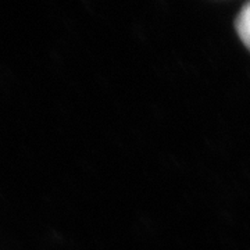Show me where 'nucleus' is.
I'll return each mask as SVG.
<instances>
[{
  "instance_id": "nucleus-1",
  "label": "nucleus",
  "mask_w": 250,
  "mask_h": 250,
  "mask_svg": "<svg viewBox=\"0 0 250 250\" xmlns=\"http://www.w3.org/2000/svg\"><path fill=\"white\" fill-rule=\"evenodd\" d=\"M235 29L242 43L250 50V1L239 10L235 20Z\"/></svg>"
}]
</instances>
